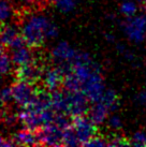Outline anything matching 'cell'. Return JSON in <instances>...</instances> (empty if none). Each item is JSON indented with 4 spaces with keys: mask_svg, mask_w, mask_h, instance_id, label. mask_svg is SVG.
I'll return each instance as SVG.
<instances>
[{
    "mask_svg": "<svg viewBox=\"0 0 146 147\" xmlns=\"http://www.w3.org/2000/svg\"><path fill=\"white\" fill-rule=\"evenodd\" d=\"M36 1H38V0H17V4H18L22 9H26V8L32 7Z\"/></svg>",
    "mask_w": 146,
    "mask_h": 147,
    "instance_id": "cell-25",
    "label": "cell"
},
{
    "mask_svg": "<svg viewBox=\"0 0 146 147\" xmlns=\"http://www.w3.org/2000/svg\"><path fill=\"white\" fill-rule=\"evenodd\" d=\"M62 133H64V128H61L55 121L41 127L36 131L40 145H49V146L62 145Z\"/></svg>",
    "mask_w": 146,
    "mask_h": 147,
    "instance_id": "cell-10",
    "label": "cell"
},
{
    "mask_svg": "<svg viewBox=\"0 0 146 147\" xmlns=\"http://www.w3.org/2000/svg\"><path fill=\"white\" fill-rule=\"evenodd\" d=\"M51 2L58 12L69 14L75 10L80 0H51Z\"/></svg>",
    "mask_w": 146,
    "mask_h": 147,
    "instance_id": "cell-18",
    "label": "cell"
},
{
    "mask_svg": "<svg viewBox=\"0 0 146 147\" xmlns=\"http://www.w3.org/2000/svg\"><path fill=\"white\" fill-rule=\"evenodd\" d=\"M109 141H110V146H127V145H130L129 140L122 138L119 135L114 136L113 139L109 140Z\"/></svg>",
    "mask_w": 146,
    "mask_h": 147,
    "instance_id": "cell-24",
    "label": "cell"
},
{
    "mask_svg": "<svg viewBox=\"0 0 146 147\" xmlns=\"http://www.w3.org/2000/svg\"><path fill=\"white\" fill-rule=\"evenodd\" d=\"M15 14V7L11 0H0V25L11 23Z\"/></svg>",
    "mask_w": 146,
    "mask_h": 147,
    "instance_id": "cell-16",
    "label": "cell"
},
{
    "mask_svg": "<svg viewBox=\"0 0 146 147\" xmlns=\"http://www.w3.org/2000/svg\"><path fill=\"white\" fill-rule=\"evenodd\" d=\"M62 86L69 91H82L91 103L101 98L106 89L100 67L84 52H78L65 74Z\"/></svg>",
    "mask_w": 146,
    "mask_h": 147,
    "instance_id": "cell-1",
    "label": "cell"
},
{
    "mask_svg": "<svg viewBox=\"0 0 146 147\" xmlns=\"http://www.w3.org/2000/svg\"><path fill=\"white\" fill-rule=\"evenodd\" d=\"M89 99L82 91H69L64 89V114L76 117L88 113Z\"/></svg>",
    "mask_w": 146,
    "mask_h": 147,
    "instance_id": "cell-5",
    "label": "cell"
},
{
    "mask_svg": "<svg viewBox=\"0 0 146 147\" xmlns=\"http://www.w3.org/2000/svg\"><path fill=\"white\" fill-rule=\"evenodd\" d=\"M32 47H30L26 42L20 45H17L10 51V56L12 59V62L14 67L20 68L23 65H26L28 63L36 61L34 54L32 52Z\"/></svg>",
    "mask_w": 146,
    "mask_h": 147,
    "instance_id": "cell-13",
    "label": "cell"
},
{
    "mask_svg": "<svg viewBox=\"0 0 146 147\" xmlns=\"http://www.w3.org/2000/svg\"><path fill=\"white\" fill-rule=\"evenodd\" d=\"M106 125L111 130L119 131L122 128V119L116 114L110 115L107 120H106Z\"/></svg>",
    "mask_w": 146,
    "mask_h": 147,
    "instance_id": "cell-22",
    "label": "cell"
},
{
    "mask_svg": "<svg viewBox=\"0 0 146 147\" xmlns=\"http://www.w3.org/2000/svg\"><path fill=\"white\" fill-rule=\"evenodd\" d=\"M64 80H65V72L58 65H55L43 70L40 81L46 91L54 92L59 89L61 85H64Z\"/></svg>",
    "mask_w": 146,
    "mask_h": 147,
    "instance_id": "cell-12",
    "label": "cell"
},
{
    "mask_svg": "<svg viewBox=\"0 0 146 147\" xmlns=\"http://www.w3.org/2000/svg\"><path fill=\"white\" fill-rule=\"evenodd\" d=\"M43 70L44 69L36 60V61L31 62V63H28V65H26L16 68L15 75H16L17 80L32 83L33 84V83H36L41 80Z\"/></svg>",
    "mask_w": 146,
    "mask_h": 147,
    "instance_id": "cell-14",
    "label": "cell"
},
{
    "mask_svg": "<svg viewBox=\"0 0 146 147\" xmlns=\"http://www.w3.org/2000/svg\"><path fill=\"white\" fill-rule=\"evenodd\" d=\"M140 2H141V3H143L144 5H146V0H140Z\"/></svg>",
    "mask_w": 146,
    "mask_h": 147,
    "instance_id": "cell-29",
    "label": "cell"
},
{
    "mask_svg": "<svg viewBox=\"0 0 146 147\" xmlns=\"http://www.w3.org/2000/svg\"><path fill=\"white\" fill-rule=\"evenodd\" d=\"M13 102L12 86H2L0 87V103L2 105H8Z\"/></svg>",
    "mask_w": 146,
    "mask_h": 147,
    "instance_id": "cell-20",
    "label": "cell"
},
{
    "mask_svg": "<svg viewBox=\"0 0 146 147\" xmlns=\"http://www.w3.org/2000/svg\"><path fill=\"white\" fill-rule=\"evenodd\" d=\"M20 33L25 42L32 49H39L58 37V27L46 14L31 12L20 24Z\"/></svg>",
    "mask_w": 146,
    "mask_h": 147,
    "instance_id": "cell-2",
    "label": "cell"
},
{
    "mask_svg": "<svg viewBox=\"0 0 146 147\" xmlns=\"http://www.w3.org/2000/svg\"><path fill=\"white\" fill-rule=\"evenodd\" d=\"M77 54L78 51H76L70 43L67 41H60L51 49V59L66 74L76 58Z\"/></svg>",
    "mask_w": 146,
    "mask_h": 147,
    "instance_id": "cell-7",
    "label": "cell"
},
{
    "mask_svg": "<svg viewBox=\"0 0 146 147\" xmlns=\"http://www.w3.org/2000/svg\"><path fill=\"white\" fill-rule=\"evenodd\" d=\"M14 143L10 140H7L5 138H3L2 135L0 134V147L2 146H13Z\"/></svg>",
    "mask_w": 146,
    "mask_h": 147,
    "instance_id": "cell-26",
    "label": "cell"
},
{
    "mask_svg": "<svg viewBox=\"0 0 146 147\" xmlns=\"http://www.w3.org/2000/svg\"><path fill=\"white\" fill-rule=\"evenodd\" d=\"M11 86H12L13 102L20 109L28 105L30 102H32L33 99L36 98L38 94V91L34 89L32 83L18 80L16 83H14Z\"/></svg>",
    "mask_w": 146,
    "mask_h": 147,
    "instance_id": "cell-9",
    "label": "cell"
},
{
    "mask_svg": "<svg viewBox=\"0 0 146 147\" xmlns=\"http://www.w3.org/2000/svg\"><path fill=\"white\" fill-rule=\"evenodd\" d=\"M118 105V97L112 89H105L102 97L98 101L93 102V105L88 110L89 117L96 125L106 123L110 113L113 112Z\"/></svg>",
    "mask_w": 146,
    "mask_h": 147,
    "instance_id": "cell-4",
    "label": "cell"
},
{
    "mask_svg": "<svg viewBox=\"0 0 146 147\" xmlns=\"http://www.w3.org/2000/svg\"><path fill=\"white\" fill-rule=\"evenodd\" d=\"M71 127L78 141V144L83 146H85L86 143H88L93 136L97 135V125L89 117H85L84 115L73 117Z\"/></svg>",
    "mask_w": 146,
    "mask_h": 147,
    "instance_id": "cell-8",
    "label": "cell"
},
{
    "mask_svg": "<svg viewBox=\"0 0 146 147\" xmlns=\"http://www.w3.org/2000/svg\"><path fill=\"white\" fill-rule=\"evenodd\" d=\"M138 101L143 105H146V90L138 94Z\"/></svg>",
    "mask_w": 146,
    "mask_h": 147,
    "instance_id": "cell-27",
    "label": "cell"
},
{
    "mask_svg": "<svg viewBox=\"0 0 146 147\" xmlns=\"http://www.w3.org/2000/svg\"><path fill=\"white\" fill-rule=\"evenodd\" d=\"M134 1H140V0H134Z\"/></svg>",
    "mask_w": 146,
    "mask_h": 147,
    "instance_id": "cell-30",
    "label": "cell"
},
{
    "mask_svg": "<svg viewBox=\"0 0 146 147\" xmlns=\"http://www.w3.org/2000/svg\"><path fill=\"white\" fill-rule=\"evenodd\" d=\"M139 1L134 0H124L119 5V12L125 17L134 16L139 13Z\"/></svg>",
    "mask_w": 146,
    "mask_h": 147,
    "instance_id": "cell-19",
    "label": "cell"
},
{
    "mask_svg": "<svg viewBox=\"0 0 146 147\" xmlns=\"http://www.w3.org/2000/svg\"><path fill=\"white\" fill-rule=\"evenodd\" d=\"M129 141L130 145H133V146H146V132L142 130L135 131Z\"/></svg>",
    "mask_w": 146,
    "mask_h": 147,
    "instance_id": "cell-21",
    "label": "cell"
},
{
    "mask_svg": "<svg viewBox=\"0 0 146 147\" xmlns=\"http://www.w3.org/2000/svg\"><path fill=\"white\" fill-rule=\"evenodd\" d=\"M122 30L126 38L133 43H141L146 38V14L138 13L134 16L125 17Z\"/></svg>",
    "mask_w": 146,
    "mask_h": 147,
    "instance_id": "cell-6",
    "label": "cell"
},
{
    "mask_svg": "<svg viewBox=\"0 0 146 147\" xmlns=\"http://www.w3.org/2000/svg\"><path fill=\"white\" fill-rule=\"evenodd\" d=\"M3 115H4V113H3V110H2V104L0 103V119L3 117Z\"/></svg>",
    "mask_w": 146,
    "mask_h": 147,
    "instance_id": "cell-28",
    "label": "cell"
},
{
    "mask_svg": "<svg viewBox=\"0 0 146 147\" xmlns=\"http://www.w3.org/2000/svg\"><path fill=\"white\" fill-rule=\"evenodd\" d=\"M12 142L14 143V145H20V146L40 145L36 132L26 127H24L23 129H20L13 134Z\"/></svg>",
    "mask_w": 146,
    "mask_h": 147,
    "instance_id": "cell-15",
    "label": "cell"
},
{
    "mask_svg": "<svg viewBox=\"0 0 146 147\" xmlns=\"http://www.w3.org/2000/svg\"><path fill=\"white\" fill-rule=\"evenodd\" d=\"M85 146L90 147H102V146H110V141L107 139L101 138V136H93L88 143L85 144Z\"/></svg>",
    "mask_w": 146,
    "mask_h": 147,
    "instance_id": "cell-23",
    "label": "cell"
},
{
    "mask_svg": "<svg viewBox=\"0 0 146 147\" xmlns=\"http://www.w3.org/2000/svg\"><path fill=\"white\" fill-rule=\"evenodd\" d=\"M23 43H25V40L22 37L20 28H18V26L13 24L12 22L0 25V44L2 46L11 49Z\"/></svg>",
    "mask_w": 146,
    "mask_h": 147,
    "instance_id": "cell-11",
    "label": "cell"
},
{
    "mask_svg": "<svg viewBox=\"0 0 146 147\" xmlns=\"http://www.w3.org/2000/svg\"><path fill=\"white\" fill-rule=\"evenodd\" d=\"M57 116L52 103V96L49 91L38 92L36 97L28 105L20 107L17 118L24 127L31 130H38L41 127L53 123Z\"/></svg>",
    "mask_w": 146,
    "mask_h": 147,
    "instance_id": "cell-3",
    "label": "cell"
},
{
    "mask_svg": "<svg viewBox=\"0 0 146 147\" xmlns=\"http://www.w3.org/2000/svg\"><path fill=\"white\" fill-rule=\"evenodd\" d=\"M14 65L12 62L10 54L7 53L5 47L0 44V78L8 76L11 74Z\"/></svg>",
    "mask_w": 146,
    "mask_h": 147,
    "instance_id": "cell-17",
    "label": "cell"
}]
</instances>
